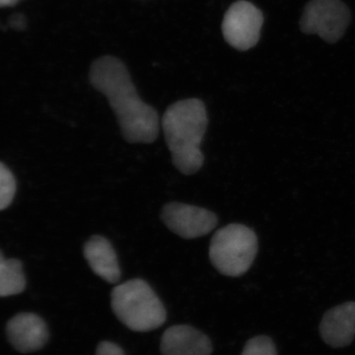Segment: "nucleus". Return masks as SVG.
Wrapping results in <instances>:
<instances>
[{
  "instance_id": "obj_14",
  "label": "nucleus",
  "mask_w": 355,
  "mask_h": 355,
  "mask_svg": "<svg viewBox=\"0 0 355 355\" xmlns=\"http://www.w3.org/2000/svg\"><path fill=\"white\" fill-rule=\"evenodd\" d=\"M241 355H277V352L272 338L258 336L248 340Z\"/></svg>"
},
{
  "instance_id": "obj_5",
  "label": "nucleus",
  "mask_w": 355,
  "mask_h": 355,
  "mask_svg": "<svg viewBox=\"0 0 355 355\" xmlns=\"http://www.w3.org/2000/svg\"><path fill=\"white\" fill-rule=\"evenodd\" d=\"M352 20L349 7L342 0H310L300 18L301 31L317 35L329 44L340 41Z\"/></svg>"
},
{
  "instance_id": "obj_8",
  "label": "nucleus",
  "mask_w": 355,
  "mask_h": 355,
  "mask_svg": "<svg viewBox=\"0 0 355 355\" xmlns=\"http://www.w3.org/2000/svg\"><path fill=\"white\" fill-rule=\"evenodd\" d=\"M6 335L14 349L30 354L43 349L49 340L46 322L34 313H20L7 323Z\"/></svg>"
},
{
  "instance_id": "obj_9",
  "label": "nucleus",
  "mask_w": 355,
  "mask_h": 355,
  "mask_svg": "<svg viewBox=\"0 0 355 355\" xmlns=\"http://www.w3.org/2000/svg\"><path fill=\"white\" fill-rule=\"evenodd\" d=\"M162 355H210L209 336L188 324H176L166 330L161 338Z\"/></svg>"
},
{
  "instance_id": "obj_11",
  "label": "nucleus",
  "mask_w": 355,
  "mask_h": 355,
  "mask_svg": "<svg viewBox=\"0 0 355 355\" xmlns=\"http://www.w3.org/2000/svg\"><path fill=\"white\" fill-rule=\"evenodd\" d=\"M84 257L95 275L108 284L121 279V268L113 245L103 236L91 237L84 245Z\"/></svg>"
},
{
  "instance_id": "obj_17",
  "label": "nucleus",
  "mask_w": 355,
  "mask_h": 355,
  "mask_svg": "<svg viewBox=\"0 0 355 355\" xmlns=\"http://www.w3.org/2000/svg\"><path fill=\"white\" fill-rule=\"evenodd\" d=\"M3 259H4L3 254H2L1 252H0V261L3 260Z\"/></svg>"
},
{
  "instance_id": "obj_12",
  "label": "nucleus",
  "mask_w": 355,
  "mask_h": 355,
  "mask_svg": "<svg viewBox=\"0 0 355 355\" xmlns=\"http://www.w3.org/2000/svg\"><path fill=\"white\" fill-rule=\"evenodd\" d=\"M26 288L22 263L16 259L0 261V297L17 295Z\"/></svg>"
},
{
  "instance_id": "obj_2",
  "label": "nucleus",
  "mask_w": 355,
  "mask_h": 355,
  "mask_svg": "<svg viewBox=\"0 0 355 355\" xmlns=\"http://www.w3.org/2000/svg\"><path fill=\"white\" fill-rule=\"evenodd\" d=\"M207 108L197 98L181 100L169 106L162 118L166 144L173 164L184 175L200 171L205 162L200 144L207 132Z\"/></svg>"
},
{
  "instance_id": "obj_16",
  "label": "nucleus",
  "mask_w": 355,
  "mask_h": 355,
  "mask_svg": "<svg viewBox=\"0 0 355 355\" xmlns=\"http://www.w3.org/2000/svg\"><path fill=\"white\" fill-rule=\"evenodd\" d=\"M19 1L20 0H0V7L13 6Z\"/></svg>"
},
{
  "instance_id": "obj_6",
  "label": "nucleus",
  "mask_w": 355,
  "mask_h": 355,
  "mask_svg": "<svg viewBox=\"0 0 355 355\" xmlns=\"http://www.w3.org/2000/svg\"><path fill=\"white\" fill-rule=\"evenodd\" d=\"M263 24L260 9L251 2L240 0L226 11L222 21V34L232 48L246 51L260 41Z\"/></svg>"
},
{
  "instance_id": "obj_10",
  "label": "nucleus",
  "mask_w": 355,
  "mask_h": 355,
  "mask_svg": "<svg viewBox=\"0 0 355 355\" xmlns=\"http://www.w3.org/2000/svg\"><path fill=\"white\" fill-rule=\"evenodd\" d=\"M320 334L331 347L350 345L355 336V302L343 303L329 310L322 319Z\"/></svg>"
},
{
  "instance_id": "obj_13",
  "label": "nucleus",
  "mask_w": 355,
  "mask_h": 355,
  "mask_svg": "<svg viewBox=\"0 0 355 355\" xmlns=\"http://www.w3.org/2000/svg\"><path fill=\"white\" fill-rule=\"evenodd\" d=\"M16 181L12 173L0 162V210H4L13 202Z\"/></svg>"
},
{
  "instance_id": "obj_15",
  "label": "nucleus",
  "mask_w": 355,
  "mask_h": 355,
  "mask_svg": "<svg viewBox=\"0 0 355 355\" xmlns=\"http://www.w3.org/2000/svg\"><path fill=\"white\" fill-rule=\"evenodd\" d=\"M96 355H125V354L116 343L104 340L98 345Z\"/></svg>"
},
{
  "instance_id": "obj_4",
  "label": "nucleus",
  "mask_w": 355,
  "mask_h": 355,
  "mask_svg": "<svg viewBox=\"0 0 355 355\" xmlns=\"http://www.w3.org/2000/svg\"><path fill=\"white\" fill-rule=\"evenodd\" d=\"M258 250V238L252 229L242 224H229L212 237L209 259L221 275L241 277L253 265Z\"/></svg>"
},
{
  "instance_id": "obj_3",
  "label": "nucleus",
  "mask_w": 355,
  "mask_h": 355,
  "mask_svg": "<svg viewBox=\"0 0 355 355\" xmlns=\"http://www.w3.org/2000/svg\"><path fill=\"white\" fill-rule=\"evenodd\" d=\"M112 309L130 330L149 331L160 328L167 319L163 303L146 280H128L111 293Z\"/></svg>"
},
{
  "instance_id": "obj_7",
  "label": "nucleus",
  "mask_w": 355,
  "mask_h": 355,
  "mask_svg": "<svg viewBox=\"0 0 355 355\" xmlns=\"http://www.w3.org/2000/svg\"><path fill=\"white\" fill-rule=\"evenodd\" d=\"M161 219L173 233L184 239L209 234L218 224V218L210 210L176 202L164 205Z\"/></svg>"
},
{
  "instance_id": "obj_1",
  "label": "nucleus",
  "mask_w": 355,
  "mask_h": 355,
  "mask_svg": "<svg viewBox=\"0 0 355 355\" xmlns=\"http://www.w3.org/2000/svg\"><path fill=\"white\" fill-rule=\"evenodd\" d=\"M91 85L108 99L123 139L130 144H153L157 139L156 110L142 101L125 64L113 55L93 62L89 71Z\"/></svg>"
}]
</instances>
